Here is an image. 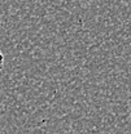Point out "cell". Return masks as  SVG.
<instances>
[{
  "mask_svg": "<svg viewBox=\"0 0 131 134\" xmlns=\"http://www.w3.org/2000/svg\"><path fill=\"white\" fill-rule=\"evenodd\" d=\"M3 66H4V55H3V53L0 50V70L3 68Z\"/></svg>",
  "mask_w": 131,
  "mask_h": 134,
  "instance_id": "obj_1",
  "label": "cell"
}]
</instances>
